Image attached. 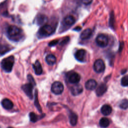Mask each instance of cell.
<instances>
[{
  "label": "cell",
  "instance_id": "obj_1",
  "mask_svg": "<svg viewBox=\"0 0 128 128\" xmlns=\"http://www.w3.org/2000/svg\"><path fill=\"white\" fill-rule=\"evenodd\" d=\"M21 32V30L15 26H10L7 29V34L8 38L13 40H18Z\"/></svg>",
  "mask_w": 128,
  "mask_h": 128
},
{
  "label": "cell",
  "instance_id": "obj_2",
  "mask_svg": "<svg viewBox=\"0 0 128 128\" xmlns=\"http://www.w3.org/2000/svg\"><path fill=\"white\" fill-rule=\"evenodd\" d=\"M14 62V59L13 56H10L3 59L1 62L2 69L6 72H10L12 69Z\"/></svg>",
  "mask_w": 128,
  "mask_h": 128
},
{
  "label": "cell",
  "instance_id": "obj_3",
  "mask_svg": "<svg viewBox=\"0 0 128 128\" xmlns=\"http://www.w3.org/2000/svg\"><path fill=\"white\" fill-rule=\"evenodd\" d=\"M54 30V29L51 26L46 24L40 28L38 33L40 36L45 37L51 35Z\"/></svg>",
  "mask_w": 128,
  "mask_h": 128
},
{
  "label": "cell",
  "instance_id": "obj_4",
  "mask_svg": "<svg viewBox=\"0 0 128 128\" xmlns=\"http://www.w3.org/2000/svg\"><path fill=\"white\" fill-rule=\"evenodd\" d=\"M96 44L101 48H104L107 46L108 43V38L104 34L98 35L96 39Z\"/></svg>",
  "mask_w": 128,
  "mask_h": 128
},
{
  "label": "cell",
  "instance_id": "obj_5",
  "mask_svg": "<svg viewBox=\"0 0 128 128\" xmlns=\"http://www.w3.org/2000/svg\"><path fill=\"white\" fill-rule=\"evenodd\" d=\"M51 90L56 94H60L64 90V86L60 82H55L52 84Z\"/></svg>",
  "mask_w": 128,
  "mask_h": 128
},
{
  "label": "cell",
  "instance_id": "obj_6",
  "mask_svg": "<svg viewBox=\"0 0 128 128\" xmlns=\"http://www.w3.org/2000/svg\"><path fill=\"white\" fill-rule=\"evenodd\" d=\"M105 68V64L104 61L102 59L96 60L94 64V70L100 73L102 72Z\"/></svg>",
  "mask_w": 128,
  "mask_h": 128
},
{
  "label": "cell",
  "instance_id": "obj_7",
  "mask_svg": "<svg viewBox=\"0 0 128 128\" xmlns=\"http://www.w3.org/2000/svg\"><path fill=\"white\" fill-rule=\"evenodd\" d=\"M34 86V85L29 82L22 85V86L23 91L30 99L32 98V89Z\"/></svg>",
  "mask_w": 128,
  "mask_h": 128
},
{
  "label": "cell",
  "instance_id": "obj_8",
  "mask_svg": "<svg viewBox=\"0 0 128 128\" xmlns=\"http://www.w3.org/2000/svg\"><path fill=\"white\" fill-rule=\"evenodd\" d=\"M80 80V76L76 72H73L71 73L68 77V82L73 84H76L78 83Z\"/></svg>",
  "mask_w": 128,
  "mask_h": 128
},
{
  "label": "cell",
  "instance_id": "obj_9",
  "mask_svg": "<svg viewBox=\"0 0 128 128\" xmlns=\"http://www.w3.org/2000/svg\"><path fill=\"white\" fill-rule=\"evenodd\" d=\"M86 56V51L83 49L78 50L75 53V58L79 62H83L85 61Z\"/></svg>",
  "mask_w": 128,
  "mask_h": 128
},
{
  "label": "cell",
  "instance_id": "obj_10",
  "mask_svg": "<svg viewBox=\"0 0 128 128\" xmlns=\"http://www.w3.org/2000/svg\"><path fill=\"white\" fill-rule=\"evenodd\" d=\"M83 90V88L80 84H74L71 88V92L74 96H78L80 94Z\"/></svg>",
  "mask_w": 128,
  "mask_h": 128
},
{
  "label": "cell",
  "instance_id": "obj_11",
  "mask_svg": "<svg viewBox=\"0 0 128 128\" xmlns=\"http://www.w3.org/2000/svg\"><path fill=\"white\" fill-rule=\"evenodd\" d=\"M97 86L96 82L93 79H90L88 80L85 84V87L86 90H94Z\"/></svg>",
  "mask_w": 128,
  "mask_h": 128
},
{
  "label": "cell",
  "instance_id": "obj_12",
  "mask_svg": "<svg viewBox=\"0 0 128 128\" xmlns=\"http://www.w3.org/2000/svg\"><path fill=\"white\" fill-rule=\"evenodd\" d=\"M32 67L34 70V72L36 74L40 75L42 74V65L40 62L38 60H36L34 64H32Z\"/></svg>",
  "mask_w": 128,
  "mask_h": 128
},
{
  "label": "cell",
  "instance_id": "obj_13",
  "mask_svg": "<svg viewBox=\"0 0 128 128\" xmlns=\"http://www.w3.org/2000/svg\"><path fill=\"white\" fill-rule=\"evenodd\" d=\"M107 90V86L105 84H101L96 90V94L98 96L103 95Z\"/></svg>",
  "mask_w": 128,
  "mask_h": 128
},
{
  "label": "cell",
  "instance_id": "obj_14",
  "mask_svg": "<svg viewBox=\"0 0 128 128\" xmlns=\"http://www.w3.org/2000/svg\"><path fill=\"white\" fill-rule=\"evenodd\" d=\"M2 107L6 110H10L12 108L14 104L8 98H4L2 101Z\"/></svg>",
  "mask_w": 128,
  "mask_h": 128
},
{
  "label": "cell",
  "instance_id": "obj_15",
  "mask_svg": "<svg viewBox=\"0 0 128 128\" xmlns=\"http://www.w3.org/2000/svg\"><path fill=\"white\" fill-rule=\"evenodd\" d=\"M92 34V30L90 28H86L80 34V38L82 40H87L90 38Z\"/></svg>",
  "mask_w": 128,
  "mask_h": 128
},
{
  "label": "cell",
  "instance_id": "obj_16",
  "mask_svg": "<svg viewBox=\"0 0 128 128\" xmlns=\"http://www.w3.org/2000/svg\"><path fill=\"white\" fill-rule=\"evenodd\" d=\"M101 112L104 116H108L112 112V107L108 104H104L101 108Z\"/></svg>",
  "mask_w": 128,
  "mask_h": 128
},
{
  "label": "cell",
  "instance_id": "obj_17",
  "mask_svg": "<svg viewBox=\"0 0 128 128\" xmlns=\"http://www.w3.org/2000/svg\"><path fill=\"white\" fill-rule=\"evenodd\" d=\"M46 60L48 64L52 66L56 62V58L54 55L50 54L46 56Z\"/></svg>",
  "mask_w": 128,
  "mask_h": 128
},
{
  "label": "cell",
  "instance_id": "obj_18",
  "mask_svg": "<svg viewBox=\"0 0 128 128\" xmlns=\"http://www.w3.org/2000/svg\"><path fill=\"white\" fill-rule=\"evenodd\" d=\"M75 18L72 16H67L64 18V22L67 26H72L75 22Z\"/></svg>",
  "mask_w": 128,
  "mask_h": 128
},
{
  "label": "cell",
  "instance_id": "obj_19",
  "mask_svg": "<svg viewBox=\"0 0 128 128\" xmlns=\"http://www.w3.org/2000/svg\"><path fill=\"white\" fill-rule=\"evenodd\" d=\"M10 50L8 46L0 42V56L4 55Z\"/></svg>",
  "mask_w": 128,
  "mask_h": 128
},
{
  "label": "cell",
  "instance_id": "obj_20",
  "mask_svg": "<svg viewBox=\"0 0 128 128\" xmlns=\"http://www.w3.org/2000/svg\"><path fill=\"white\" fill-rule=\"evenodd\" d=\"M100 126L103 128H107L109 124H110V120H109L106 118H102L100 120L99 122Z\"/></svg>",
  "mask_w": 128,
  "mask_h": 128
},
{
  "label": "cell",
  "instance_id": "obj_21",
  "mask_svg": "<svg viewBox=\"0 0 128 128\" xmlns=\"http://www.w3.org/2000/svg\"><path fill=\"white\" fill-rule=\"evenodd\" d=\"M78 121V116L74 113L72 112L70 115V122L72 126H74L76 124Z\"/></svg>",
  "mask_w": 128,
  "mask_h": 128
},
{
  "label": "cell",
  "instance_id": "obj_22",
  "mask_svg": "<svg viewBox=\"0 0 128 128\" xmlns=\"http://www.w3.org/2000/svg\"><path fill=\"white\" fill-rule=\"evenodd\" d=\"M47 18L44 15L42 14H40L37 18H36V22L38 24H43L45 22Z\"/></svg>",
  "mask_w": 128,
  "mask_h": 128
},
{
  "label": "cell",
  "instance_id": "obj_23",
  "mask_svg": "<svg viewBox=\"0 0 128 128\" xmlns=\"http://www.w3.org/2000/svg\"><path fill=\"white\" fill-rule=\"evenodd\" d=\"M6 6V2H3L2 4H0V13L2 15H6V14H7Z\"/></svg>",
  "mask_w": 128,
  "mask_h": 128
},
{
  "label": "cell",
  "instance_id": "obj_24",
  "mask_svg": "<svg viewBox=\"0 0 128 128\" xmlns=\"http://www.w3.org/2000/svg\"><path fill=\"white\" fill-rule=\"evenodd\" d=\"M119 106L120 108L122 109L126 110L128 107V101L126 99H124L122 100L119 104Z\"/></svg>",
  "mask_w": 128,
  "mask_h": 128
},
{
  "label": "cell",
  "instance_id": "obj_25",
  "mask_svg": "<svg viewBox=\"0 0 128 128\" xmlns=\"http://www.w3.org/2000/svg\"><path fill=\"white\" fill-rule=\"evenodd\" d=\"M34 104L35 106H36V108H37V109L40 112H42V108L39 104L38 102V92L36 90V92H35V100H34Z\"/></svg>",
  "mask_w": 128,
  "mask_h": 128
},
{
  "label": "cell",
  "instance_id": "obj_26",
  "mask_svg": "<svg viewBox=\"0 0 128 128\" xmlns=\"http://www.w3.org/2000/svg\"><path fill=\"white\" fill-rule=\"evenodd\" d=\"M30 120L33 122H36L38 120V116L33 112H31L29 114Z\"/></svg>",
  "mask_w": 128,
  "mask_h": 128
},
{
  "label": "cell",
  "instance_id": "obj_27",
  "mask_svg": "<svg viewBox=\"0 0 128 128\" xmlns=\"http://www.w3.org/2000/svg\"><path fill=\"white\" fill-rule=\"evenodd\" d=\"M121 84L124 86H128V76H126L122 78Z\"/></svg>",
  "mask_w": 128,
  "mask_h": 128
},
{
  "label": "cell",
  "instance_id": "obj_28",
  "mask_svg": "<svg viewBox=\"0 0 128 128\" xmlns=\"http://www.w3.org/2000/svg\"><path fill=\"white\" fill-rule=\"evenodd\" d=\"M28 80L29 82V83L32 84L34 86L36 85V82H35V81L34 80V78H33V77L30 74H28Z\"/></svg>",
  "mask_w": 128,
  "mask_h": 128
},
{
  "label": "cell",
  "instance_id": "obj_29",
  "mask_svg": "<svg viewBox=\"0 0 128 128\" xmlns=\"http://www.w3.org/2000/svg\"><path fill=\"white\" fill-rule=\"evenodd\" d=\"M58 42V40H54L52 42H50V43H49V46H54V45H56V44H57Z\"/></svg>",
  "mask_w": 128,
  "mask_h": 128
},
{
  "label": "cell",
  "instance_id": "obj_30",
  "mask_svg": "<svg viewBox=\"0 0 128 128\" xmlns=\"http://www.w3.org/2000/svg\"><path fill=\"white\" fill-rule=\"evenodd\" d=\"M92 0H82V2L83 4H84L86 5L90 4L92 3Z\"/></svg>",
  "mask_w": 128,
  "mask_h": 128
},
{
  "label": "cell",
  "instance_id": "obj_31",
  "mask_svg": "<svg viewBox=\"0 0 128 128\" xmlns=\"http://www.w3.org/2000/svg\"><path fill=\"white\" fill-rule=\"evenodd\" d=\"M8 128H12V127H8Z\"/></svg>",
  "mask_w": 128,
  "mask_h": 128
},
{
  "label": "cell",
  "instance_id": "obj_32",
  "mask_svg": "<svg viewBox=\"0 0 128 128\" xmlns=\"http://www.w3.org/2000/svg\"><path fill=\"white\" fill-rule=\"evenodd\" d=\"M0 128H1V127H0Z\"/></svg>",
  "mask_w": 128,
  "mask_h": 128
}]
</instances>
